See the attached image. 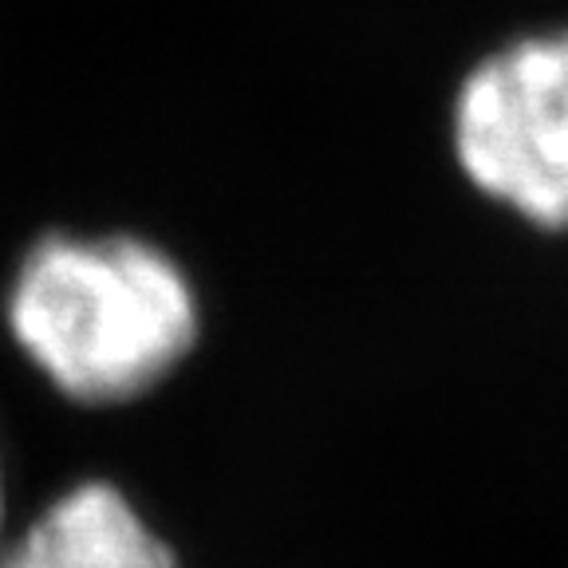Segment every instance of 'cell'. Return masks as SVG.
<instances>
[{"instance_id": "cell-1", "label": "cell", "mask_w": 568, "mask_h": 568, "mask_svg": "<svg viewBox=\"0 0 568 568\" xmlns=\"http://www.w3.org/2000/svg\"><path fill=\"white\" fill-rule=\"evenodd\" d=\"M12 332L40 372L80 403L154 387L190 352L197 308L186 276L142 241H48L12 288Z\"/></svg>"}, {"instance_id": "cell-2", "label": "cell", "mask_w": 568, "mask_h": 568, "mask_svg": "<svg viewBox=\"0 0 568 568\" xmlns=\"http://www.w3.org/2000/svg\"><path fill=\"white\" fill-rule=\"evenodd\" d=\"M454 154L486 197L568 230V32L525 36L466 75Z\"/></svg>"}, {"instance_id": "cell-3", "label": "cell", "mask_w": 568, "mask_h": 568, "mask_svg": "<svg viewBox=\"0 0 568 568\" xmlns=\"http://www.w3.org/2000/svg\"><path fill=\"white\" fill-rule=\"evenodd\" d=\"M0 568H178L119 489L80 486L60 497Z\"/></svg>"}, {"instance_id": "cell-4", "label": "cell", "mask_w": 568, "mask_h": 568, "mask_svg": "<svg viewBox=\"0 0 568 568\" xmlns=\"http://www.w3.org/2000/svg\"><path fill=\"white\" fill-rule=\"evenodd\" d=\"M0 521H4V481H0Z\"/></svg>"}]
</instances>
